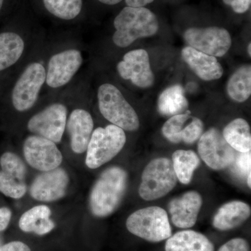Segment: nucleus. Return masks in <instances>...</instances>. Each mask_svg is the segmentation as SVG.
<instances>
[{
	"label": "nucleus",
	"instance_id": "obj_6",
	"mask_svg": "<svg viewBox=\"0 0 251 251\" xmlns=\"http://www.w3.org/2000/svg\"><path fill=\"white\" fill-rule=\"evenodd\" d=\"M95 95L99 112L111 125L125 131L133 132L139 128L138 114L115 82L104 80L99 82Z\"/></svg>",
	"mask_w": 251,
	"mask_h": 251
},
{
	"label": "nucleus",
	"instance_id": "obj_5",
	"mask_svg": "<svg viewBox=\"0 0 251 251\" xmlns=\"http://www.w3.org/2000/svg\"><path fill=\"white\" fill-rule=\"evenodd\" d=\"M110 41L118 49H126L135 41L155 35L159 29L156 15L145 7L126 6L113 21Z\"/></svg>",
	"mask_w": 251,
	"mask_h": 251
},
{
	"label": "nucleus",
	"instance_id": "obj_7",
	"mask_svg": "<svg viewBox=\"0 0 251 251\" xmlns=\"http://www.w3.org/2000/svg\"><path fill=\"white\" fill-rule=\"evenodd\" d=\"M128 174L118 166L105 170L97 180L90 196V207L97 217H106L116 211L125 197Z\"/></svg>",
	"mask_w": 251,
	"mask_h": 251
},
{
	"label": "nucleus",
	"instance_id": "obj_12",
	"mask_svg": "<svg viewBox=\"0 0 251 251\" xmlns=\"http://www.w3.org/2000/svg\"><path fill=\"white\" fill-rule=\"evenodd\" d=\"M184 39L188 46L215 57L226 55L232 42L229 31L219 27L189 28Z\"/></svg>",
	"mask_w": 251,
	"mask_h": 251
},
{
	"label": "nucleus",
	"instance_id": "obj_37",
	"mask_svg": "<svg viewBox=\"0 0 251 251\" xmlns=\"http://www.w3.org/2000/svg\"><path fill=\"white\" fill-rule=\"evenodd\" d=\"M5 0H0V12H1V10L3 9V6H4Z\"/></svg>",
	"mask_w": 251,
	"mask_h": 251
},
{
	"label": "nucleus",
	"instance_id": "obj_22",
	"mask_svg": "<svg viewBox=\"0 0 251 251\" xmlns=\"http://www.w3.org/2000/svg\"><path fill=\"white\" fill-rule=\"evenodd\" d=\"M188 106L184 88L180 85H173L163 90L157 103L158 112L166 117H171L184 113Z\"/></svg>",
	"mask_w": 251,
	"mask_h": 251
},
{
	"label": "nucleus",
	"instance_id": "obj_33",
	"mask_svg": "<svg viewBox=\"0 0 251 251\" xmlns=\"http://www.w3.org/2000/svg\"><path fill=\"white\" fill-rule=\"evenodd\" d=\"M12 213L7 207L0 208V232L7 228L11 221Z\"/></svg>",
	"mask_w": 251,
	"mask_h": 251
},
{
	"label": "nucleus",
	"instance_id": "obj_8",
	"mask_svg": "<svg viewBox=\"0 0 251 251\" xmlns=\"http://www.w3.org/2000/svg\"><path fill=\"white\" fill-rule=\"evenodd\" d=\"M126 143L125 131L120 127L109 125L94 129L87 149L86 166L97 169L122 151Z\"/></svg>",
	"mask_w": 251,
	"mask_h": 251
},
{
	"label": "nucleus",
	"instance_id": "obj_14",
	"mask_svg": "<svg viewBox=\"0 0 251 251\" xmlns=\"http://www.w3.org/2000/svg\"><path fill=\"white\" fill-rule=\"evenodd\" d=\"M23 150L28 164L38 171H52L62 164L63 156L57 144L39 135L27 137L23 143Z\"/></svg>",
	"mask_w": 251,
	"mask_h": 251
},
{
	"label": "nucleus",
	"instance_id": "obj_32",
	"mask_svg": "<svg viewBox=\"0 0 251 251\" xmlns=\"http://www.w3.org/2000/svg\"><path fill=\"white\" fill-rule=\"evenodd\" d=\"M0 251H31V249L25 243L16 241L1 245Z\"/></svg>",
	"mask_w": 251,
	"mask_h": 251
},
{
	"label": "nucleus",
	"instance_id": "obj_35",
	"mask_svg": "<svg viewBox=\"0 0 251 251\" xmlns=\"http://www.w3.org/2000/svg\"><path fill=\"white\" fill-rule=\"evenodd\" d=\"M97 1L103 4L113 6V5L120 4L122 0H97Z\"/></svg>",
	"mask_w": 251,
	"mask_h": 251
},
{
	"label": "nucleus",
	"instance_id": "obj_20",
	"mask_svg": "<svg viewBox=\"0 0 251 251\" xmlns=\"http://www.w3.org/2000/svg\"><path fill=\"white\" fill-rule=\"evenodd\" d=\"M166 240V251H214V244L205 235L191 229L179 231Z\"/></svg>",
	"mask_w": 251,
	"mask_h": 251
},
{
	"label": "nucleus",
	"instance_id": "obj_24",
	"mask_svg": "<svg viewBox=\"0 0 251 251\" xmlns=\"http://www.w3.org/2000/svg\"><path fill=\"white\" fill-rule=\"evenodd\" d=\"M226 92L229 98L237 103H244L251 95L250 64L238 68L227 81Z\"/></svg>",
	"mask_w": 251,
	"mask_h": 251
},
{
	"label": "nucleus",
	"instance_id": "obj_2",
	"mask_svg": "<svg viewBox=\"0 0 251 251\" xmlns=\"http://www.w3.org/2000/svg\"><path fill=\"white\" fill-rule=\"evenodd\" d=\"M49 37L0 92L13 112L24 115L36 109L44 94Z\"/></svg>",
	"mask_w": 251,
	"mask_h": 251
},
{
	"label": "nucleus",
	"instance_id": "obj_38",
	"mask_svg": "<svg viewBox=\"0 0 251 251\" xmlns=\"http://www.w3.org/2000/svg\"><path fill=\"white\" fill-rule=\"evenodd\" d=\"M1 245H2V239L0 237V247H1Z\"/></svg>",
	"mask_w": 251,
	"mask_h": 251
},
{
	"label": "nucleus",
	"instance_id": "obj_21",
	"mask_svg": "<svg viewBox=\"0 0 251 251\" xmlns=\"http://www.w3.org/2000/svg\"><path fill=\"white\" fill-rule=\"evenodd\" d=\"M51 210L46 205L34 206L25 212L19 221V227L25 232H34L38 235L49 233L54 227L53 221L50 219Z\"/></svg>",
	"mask_w": 251,
	"mask_h": 251
},
{
	"label": "nucleus",
	"instance_id": "obj_13",
	"mask_svg": "<svg viewBox=\"0 0 251 251\" xmlns=\"http://www.w3.org/2000/svg\"><path fill=\"white\" fill-rule=\"evenodd\" d=\"M118 76L139 88L151 87L154 83L148 52L144 49H135L123 54L116 64Z\"/></svg>",
	"mask_w": 251,
	"mask_h": 251
},
{
	"label": "nucleus",
	"instance_id": "obj_25",
	"mask_svg": "<svg viewBox=\"0 0 251 251\" xmlns=\"http://www.w3.org/2000/svg\"><path fill=\"white\" fill-rule=\"evenodd\" d=\"M46 12L58 21L73 22L80 17L83 0H41Z\"/></svg>",
	"mask_w": 251,
	"mask_h": 251
},
{
	"label": "nucleus",
	"instance_id": "obj_11",
	"mask_svg": "<svg viewBox=\"0 0 251 251\" xmlns=\"http://www.w3.org/2000/svg\"><path fill=\"white\" fill-rule=\"evenodd\" d=\"M198 151L206 166L214 171H221L232 166L237 155V151L216 128H211L202 133L198 140Z\"/></svg>",
	"mask_w": 251,
	"mask_h": 251
},
{
	"label": "nucleus",
	"instance_id": "obj_28",
	"mask_svg": "<svg viewBox=\"0 0 251 251\" xmlns=\"http://www.w3.org/2000/svg\"><path fill=\"white\" fill-rule=\"evenodd\" d=\"M0 192L14 199L23 198L27 192L25 181H21L14 176L0 171Z\"/></svg>",
	"mask_w": 251,
	"mask_h": 251
},
{
	"label": "nucleus",
	"instance_id": "obj_10",
	"mask_svg": "<svg viewBox=\"0 0 251 251\" xmlns=\"http://www.w3.org/2000/svg\"><path fill=\"white\" fill-rule=\"evenodd\" d=\"M176 181L171 160L164 157L155 158L145 167L142 174L140 197L147 201L164 197L176 186Z\"/></svg>",
	"mask_w": 251,
	"mask_h": 251
},
{
	"label": "nucleus",
	"instance_id": "obj_1",
	"mask_svg": "<svg viewBox=\"0 0 251 251\" xmlns=\"http://www.w3.org/2000/svg\"><path fill=\"white\" fill-rule=\"evenodd\" d=\"M85 46L78 36L49 37L42 97L57 96L75 82L85 63Z\"/></svg>",
	"mask_w": 251,
	"mask_h": 251
},
{
	"label": "nucleus",
	"instance_id": "obj_29",
	"mask_svg": "<svg viewBox=\"0 0 251 251\" xmlns=\"http://www.w3.org/2000/svg\"><path fill=\"white\" fill-rule=\"evenodd\" d=\"M251 151L246 153L238 152L232 166L236 174L240 177L247 179L249 175H251Z\"/></svg>",
	"mask_w": 251,
	"mask_h": 251
},
{
	"label": "nucleus",
	"instance_id": "obj_26",
	"mask_svg": "<svg viewBox=\"0 0 251 251\" xmlns=\"http://www.w3.org/2000/svg\"><path fill=\"white\" fill-rule=\"evenodd\" d=\"M173 168L176 178L183 184L191 182L194 172L201 165V159L192 150H176L173 153Z\"/></svg>",
	"mask_w": 251,
	"mask_h": 251
},
{
	"label": "nucleus",
	"instance_id": "obj_17",
	"mask_svg": "<svg viewBox=\"0 0 251 251\" xmlns=\"http://www.w3.org/2000/svg\"><path fill=\"white\" fill-rule=\"evenodd\" d=\"M202 198L196 191H190L172 200L168 204L171 221L179 228H191L197 222L202 206Z\"/></svg>",
	"mask_w": 251,
	"mask_h": 251
},
{
	"label": "nucleus",
	"instance_id": "obj_23",
	"mask_svg": "<svg viewBox=\"0 0 251 251\" xmlns=\"http://www.w3.org/2000/svg\"><path fill=\"white\" fill-rule=\"evenodd\" d=\"M224 139L237 152L251 151V127L247 120L237 118L225 127L222 133Z\"/></svg>",
	"mask_w": 251,
	"mask_h": 251
},
{
	"label": "nucleus",
	"instance_id": "obj_36",
	"mask_svg": "<svg viewBox=\"0 0 251 251\" xmlns=\"http://www.w3.org/2000/svg\"><path fill=\"white\" fill-rule=\"evenodd\" d=\"M248 54H249V57L251 56V42H249V45H248Z\"/></svg>",
	"mask_w": 251,
	"mask_h": 251
},
{
	"label": "nucleus",
	"instance_id": "obj_30",
	"mask_svg": "<svg viewBox=\"0 0 251 251\" xmlns=\"http://www.w3.org/2000/svg\"><path fill=\"white\" fill-rule=\"evenodd\" d=\"M218 251H250V248L246 239L234 238L220 247Z\"/></svg>",
	"mask_w": 251,
	"mask_h": 251
},
{
	"label": "nucleus",
	"instance_id": "obj_19",
	"mask_svg": "<svg viewBox=\"0 0 251 251\" xmlns=\"http://www.w3.org/2000/svg\"><path fill=\"white\" fill-rule=\"evenodd\" d=\"M251 214V206L242 201L226 203L219 208L213 218V226L221 231L236 228L244 224Z\"/></svg>",
	"mask_w": 251,
	"mask_h": 251
},
{
	"label": "nucleus",
	"instance_id": "obj_27",
	"mask_svg": "<svg viewBox=\"0 0 251 251\" xmlns=\"http://www.w3.org/2000/svg\"><path fill=\"white\" fill-rule=\"evenodd\" d=\"M1 171L14 176L21 181H25L27 168L25 164L16 153L6 151L0 157Z\"/></svg>",
	"mask_w": 251,
	"mask_h": 251
},
{
	"label": "nucleus",
	"instance_id": "obj_31",
	"mask_svg": "<svg viewBox=\"0 0 251 251\" xmlns=\"http://www.w3.org/2000/svg\"><path fill=\"white\" fill-rule=\"evenodd\" d=\"M227 6H230L234 12L242 14L250 9L251 0H223Z\"/></svg>",
	"mask_w": 251,
	"mask_h": 251
},
{
	"label": "nucleus",
	"instance_id": "obj_4",
	"mask_svg": "<svg viewBox=\"0 0 251 251\" xmlns=\"http://www.w3.org/2000/svg\"><path fill=\"white\" fill-rule=\"evenodd\" d=\"M72 85L57 96L41 97L39 110L28 118L26 126L31 135L58 144L65 133Z\"/></svg>",
	"mask_w": 251,
	"mask_h": 251
},
{
	"label": "nucleus",
	"instance_id": "obj_16",
	"mask_svg": "<svg viewBox=\"0 0 251 251\" xmlns=\"http://www.w3.org/2000/svg\"><path fill=\"white\" fill-rule=\"evenodd\" d=\"M69 177L67 172L60 168L43 172L31 185V197L41 202H54L65 196Z\"/></svg>",
	"mask_w": 251,
	"mask_h": 251
},
{
	"label": "nucleus",
	"instance_id": "obj_3",
	"mask_svg": "<svg viewBox=\"0 0 251 251\" xmlns=\"http://www.w3.org/2000/svg\"><path fill=\"white\" fill-rule=\"evenodd\" d=\"M47 38L41 29L24 23L0 31V92Z\"/></svg>",
	"mask_w": 251,
	"mask_h": 251
},
{
	"label": "nucleus",
	"instance_id": "obj_9",
	"mask_svg": "<svg viewBox=\"0 0 251 251\" xmlns=\"http://www.w3.org/2000/svg\"><path fill=\"white\" fill-rule=\"evenodd\" d=\"M130 233L150 242H161L172 235L168 214L163 208H143L128 216L126 223Z\"/></svg>",
	"mask_w": 251,
	"mask_h": 251
},
{
	"label": "nucleus",
	"instance_id": "obj_18",
	"mask_svg": "<svg viewBox=\"0 0 251 251\" xmlns=\"http://www.w3.org/2000/svg\"><path fill=\"white\" fill-rule=\"evenodd\" d=\"M183 60L199 78L204 81L219 80L224 75V68L216 57L186 46L181 50Z\"/></svg>",
	"mask_w": 251,
	"mask_h": 251
},
{
	"label": "nucleus",
	"instance_id": "obj_34",
	"mask_svg": "<svg viewBox=\"0 0 251 251\" xmlns=\"http://www.w3.org/2000/svg\"><path fill=\"white\" fill-rule=\"evenodd\" d=\"M153 1L154 0H125V2L127 6L130 7H144Z\"/></svg>",
	"mask_w": 251,
	"mask_h": 251
},
{
	"label": "nucleus",
	"instance_id": "obj_15",
	"mask_svg": "<svg viewBox=\"0 0 251 251\" xmlns=\"http://www.w3.org/2000/svg\"><path fill=\"white\" fill-rule=\"evenodd\" d=\"M204 124L201 119L191 115V111L170 117L163 126L162 133L172 143L192 145L201 138Z\"/></svg>",
	"mask_w": 251,
	"mask_h": 251
}]
</instances>
